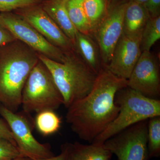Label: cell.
<instances>
[{
	"label": "cell",
	"instance_id": "6da1fadb",
	"mask_svg": "<svg viewBox=\"0 0 160 160\" xmlns=\"http://www.w3.org/2000/svg\"><path fill=\"white\" fill-rule=\"evenodd\" d=\"M127 86V80L103 66L89 94L67 108L66 121L72 131L81 139L92 143L117 117L120 107L115 102L116 94Z\"/></svg>",
	"mask_w": 160,
	"mask_h": 160
},
{
	"label": "cell",
	"instance_id": "7a4b0ae2",
	"mask_svg": "<svg viewBox=\"0 0 160 160\" xmlns=\"http://www.w3.org/2000/svg\"><path fill=\"white\" fill-rule=\"evenodd\" d=\"M39 55L19 40L0 46V104L13 112L21 106L23 87Z\"/></svg>",
	"mask_w": 160,
	"mask_h": 160
},
{
	"label": "cell",
	"instance_id": "3957f363",
	"mask_svg": "<svg viewBox=\"0 0 160 160\" xmlns=\"http://www.w3.org/2000/svg\"><path fill=\"white\" fill-rule=\"evenodd\" d=\"M39 59L52 75L67 109L91 91L98 74L86 65L75 49L65 52L63 63L42 55Z\"/></svg>",
	"mask_w": 160,
	"mask_h": 160
},
{
	"label": "cell",
	"instance_id": "277c9868",
	"mask_svg": "<svg viewBox=\"0 0 160 160\" xmlns=\"http://www.w3.org/2000/svg\"><path fill=\"white\" fill-rule=\"evenodd\" d=\"M115 102L120 107L118 114L92 143L103 144L108 139L135 124L160 116L159 100L146 97L127 86L117 92Z\"/></svg>",
	"mask_w": 160,
	"mask_h": 160
},
{
	"label": "cell",
	"instance_id": "5b68a950",
	"mask_svg": "<svg viewBox=\"0 0 160 160\" xmlns=\"http://www.w3.org/2000/svg\"><path fill=\"white\" fill-rule=\"evenodd\" d=\"M63 99L48 67L40 59L26 80L21 106L26 113L54 110L63 105Z\"/></svg>",
	"mask_w": 160,
	"mask_h": 160
},
{
	"label": "cell",
	"instance_id": "8992f818",
	"mask_svg": "<svg viewBox=\"0 0 160 160\" xmlns=\"http://www.w3.org/2000/svg\"><path fill=\"white\" fill-rule=\"evenodd\" d=\"M148 120L135 124L108 139L103 143L104 147L118 160H148Z\"/></svg>",
	"mask_w": 160,
	"mask_h": 160
},
{
	"label": "cell",
	"instance_id": "52a82bcc",
	"mask_svg": "<svg viewBox=\"0 0 160 160\" xmlns=\"http://www.w3.org/2000/svg\"><path fill=\"white\" fill-rule=\"evenodd\" d=\"M128 2L114 0L106 16L92 32L99 49L102 66L108 65L115 48L123 34L124 13Z\"/></svg>",
	"mask_w": 160,
	"mask_h": 160
},
{
	"label": "cell",
	"instance_id": "ba28073f",
	"mask_svg": "<svg viewBox=\"0 0 160 160\" xmlns=\"http://www.w3.org/2000/svg\"><path fill=\"white\" fill-rule=\"evenodd\" d=\"M3 22L16 39L19 40L39 55L63 63L65 52L49 42L29 23L15 12H1Z\"/></svg>",
	"mask_w": 160,
	"mask_h": 160
},
{
	"label": "cell",
	"instance_id": "9c48e42d",
	"mask_svg": "<svg viewBox=\"0 0 160 160\" xmlns=\"http://www.w3.org/2000/svg\"><path fill=\"white\" fill-rule=\"evenodd\" d=\"M0 115L6 121L17 146L24 156L33 160L53 156L48 145L42 144L34 138L29 122L22 115L10 111L1 104Z\"/></svg>",
	"mask_w": 160,
	"mask_h": 160
},
{
	"label": "cell",
	"instance_id": "30bf717a",
	"mask_svg": "<svg viewBox=\"0 0 160 160\" xmlns=\"http://www.w3.org/2000/svg\"><path fill=\"white\" fill-rule=\"evenodd\" d=\"M127 87L146 97L159 100L160 96L159 67L155 58L150 51L142 52L127 80Z\"/></svg>",
	"mask_w": 160,
	"mask_h": 160
},
{
	"label": "cell",
	"instance_id": "8fae6325",
	"mask_svg": "<svg viewBox=\"0 0 160 160\" xmlns=\"http://www.w3.org/2000/svg\"><path fill=\"white\" fill-rule=\"evenodd\" d=\"M13 12L22 17L53 46L65 52L75 49L72 41L44 11L41 4Z\"/></svg>",
	"mask_w": 160,
	"mask_h": 160
},
{
	"label": "cell",
	"instance_id": "7c38bea8",
	"mask_svg": "<svg viewBox=\"0 0 160 160\" xmlns=\"http://www.w3.org/2000/svg\"><path fill=\"white\" fill-rule=\"evenodd\" d=\"M141 41V38L129 37L123 33L110 62L105 66L118 77L128 80L142 53Z\"/></svg>",
	"mask_w": 160,
	"mask_h": 160
},
{
	"label": "cell",
	"instance_id": "4fadbf2b",
	"mask_svg": "<svg viewBox=\"0 0 160 160\" xmlns=\"http://www.w3.org/2000/svg\"><path fill=\"white\" fill-rule=\"evenodd\" d=\"M150 16L143 4L128 2L123 19V33L132 38H141Z\"/></svg>",
	"mask_w": 160,
	"mask_h": 160
},
{
	"label": "cell",
	"instance_id": "5bb4252c",
	"mask_svg": "<svg viewBox=\"0 0 160 160\" xmlns=\"http://www.w3.org/2000/svg\"><path fill=\"white\" fill-rule=\"evenodd\" d=\"M75 49L86 65L98 74L102 68L99 49L90 34L77 31L74 42Z\"/></svg>",
	"mask_w": 160,
	"mask_h": 160
},
{
	"label": "cell",
	"instance_id": "9a60e30c",
	"mask_svg": "<svg viewBox=\"0 0 160 160\" xmlns=\"http://www.w3.org/2000/svg\"><path fill=\"white\" fill-rule=\"evenodd\" d=\"M67 0H44L42 8L74 44L77 30L71 22L66 8Z\"/></svg>",
	"mask_w": 160,
	"mask_h": 160
},
{
	"label": "cell",
	"instance_id": "2e32d148",
	"mask_svg": "<svg viewBox=\"0 0 160 160\" xmlns=\"http://www.w3.org/2000/svg\"><path fill=\"white\" fill-rule=\"evenodd\" d=\"M67 160H110L112 154L103 144L84 145L78 142L67 143Z\"/></svg>",
	"mask_w": 160,
	"mask_h": 160
},
{
	"label": "cell",
	"instance_id": "e0dca14e",
	"mask_svg": "<svg viewBox=\"0 0 160 160\" xmlns=\"http://www.w3.org/2000/svg\"><path fill=\"white\" fill-rule=\"evenodd\" d=\"M83 3L84 0H67V12L71 22L78 31L84 34L91 35Z\"/></svg>",
	"mask_w": 160,
	"mask_h": 160
},
{
	"label": "cell",
	"instance_id": "ac0fdd59",
	"mask_svg": "<svg viewBox=\"0 0 160 160\" xmlns=\"http://www.w3.org/2000/svg\"><path fill=\"white\" fill-rule=\"evenodd\" d=\"M110 3L109 0H84V10L90 26L91 34L95 28L106 16Z\"/></svg>",
	"mask_w": 160,
	"mask_h": 160
},
{
	"label": "cell",
	"instance_id": "d6986e66",
	"mask_svg": "<svg viewBox=\"0 0 160 160\" xmlns=\"http://www.w3.org/2000/svg\"><path fill=\"white\" fill-rule=\"evenodd\" d=\"M35 121L38 130L44 136L55 133L61 127V118L53 110H45L37 113Z\"/></svg>",
	"mask_w": 160,
	"mask_h": 160
},
{
	"label": "cell",
	"instance_id": "ffe728a7",
	"mask_svg": "<svg viewBox=\"0 0 160 160\" xmlns=\"http://www.w3.org/2000/svg\"><path fill=\"white\" fill-rule=\"evenodd\" d=\"M160 38V16L150 18L142 33L141 41L142 51H150L152 46Z\"/></svg>",
	"mask_w": 160,
	"mask_h": 160
},
{
	"label": "cell",
	"instance_id": "44dd1931",
	"mask_svg": "<svg viewBox=\"0 0 160 160\" xmlns=\"http://www.w3.org/2000/svg\"><path fill=\"white\" fill-rule=\"evenodd\" d=\"M148 146L149 158H158L160 155V116L148 120Z\"/></svg>",
	"mask_w": 160,
	"mask_h": 160
},
{
	"label": "cell",
	"instance_id": "7402d4cb",
	"mask_svg": "<svg viewBox=\"0 0 160 160\" xmlns=\"http://www.w3.org/2000/svg\"><path fill=\"white\" fill-rule=\"evenodd\" d=\"M44 0H0V12H12L41 4Z\"/></svg>",
	"mask_w": 160,
	"mask_h": 160
},
{
	"label": "cell",
	"instance_id": "603a6c76",
	"mask_svg": "<svg viewBox=\"0 0 160 160\" xmlns=\"http://www.w3.org/2000/svg\"><path fill=\"white\" fill-rule=\"evenodd\" d=\"M24 157L16 145L0 138V160H12Z\"/></svg>",
	"mask_w": 160,
	"mask_h": 160
},
{
	"label": "cell",
	"instance_id": "cb8c5ba5",
	"mask_svg": "<svg viewBox=\"0 0 160 160\" xmlns=\"http://www.w3.org/2000/svg\"><path fill=\"white\" fill-rule=\"evenodd\" d=\"M15 40H16L15 38L3 23L0 12V46L12 42Z\"/></svg>",
	"mask_w": 160,
	"mask_h": 160
},
{
	"label": "cell",
	"instance_id": "d4e9b609",
	"mask_svg": "<svg viewBox=\"0 0 160 160\" xmlns=\"http://www.w3.org/2000/svg\"><path fill=\"white\" fill-rule=\"evenodd\" d=\"M150 18L160 16V0H148L143 4Z\"/></svg>",
	"mask_w": 160,
	"mask_h": 160
},
{
	"label": "cell",
	"instance_id": "484cf974",
	"mask_svg": "<svg viewBox=\"0 0 160 160\" xmlns=\"http://www.w3.org/2000/svg\"><path fill=\"white\" fill-rule=\"evenodd\" d=\"M0 138L8 140L17 146L11 130L7 124L2 119H0Z\"/></svg>",
	"mask_w": 160,
	"mask_h": 160
},
{
	"label": "cell",
	"instance_id": "4316f807",
	"mask_svg": "<svg viewBox=\"0 0 160 160\" xmlns=\"http://www.w3.org/2000/svg\"><path fill=\"white\" fill-rule=\"evenodd\" d=\"M68 157V146L67 143L62 146V152L61 153L56 156L48 158L38 160H67Z\"/></svg>",
	"mask_w": 160,
	"mask_h": 160
},
{
	"label": "cell",
	"instance_id": "83f0119b",
	"mask_svg": "<svg viewBox=\"0 0 160 160\" xmlns=\"http://www.w3.org/2000/svg\"><path fill=\"white\" fill-rule=\"evenodd\" d=\"M122 1H125L126 2H138L141 3V4H144V3H146L148 0H122Z\"/></svg>",
	"mask_w": 160,
	"mask_h": 160
},
{
	"label": "cell",
	"instance_id": "f1b7e54d",
	"mask_svg": "<svg viewBox=\"0 0 160 160\" xmlns=\"http://www.w3.org/2000/svg\"><path fill=\"white\" fill-rule=\"evenodd\" d=\"M12 160H33L32 159L30 158L25 157H21L17 158L14 159Z\"/></svg>",
	"mask_w": 160,
	"mask_h": 160
},
{
	"label": "cell",
	"instance_id": "f546056e",
	"mask_svg": "<svg viewBox=\"0 0 160 160\" xmlns=\"http://www.w3.org/2000/svg\"><path fill=\"white\" fill-rule=\"evenodd\" d=\"M109 1L110 2H112V1H114V0H109Z\"/></svg>",
	"mask_w": 160,
	"mask_h": 160
}]
</instances>
